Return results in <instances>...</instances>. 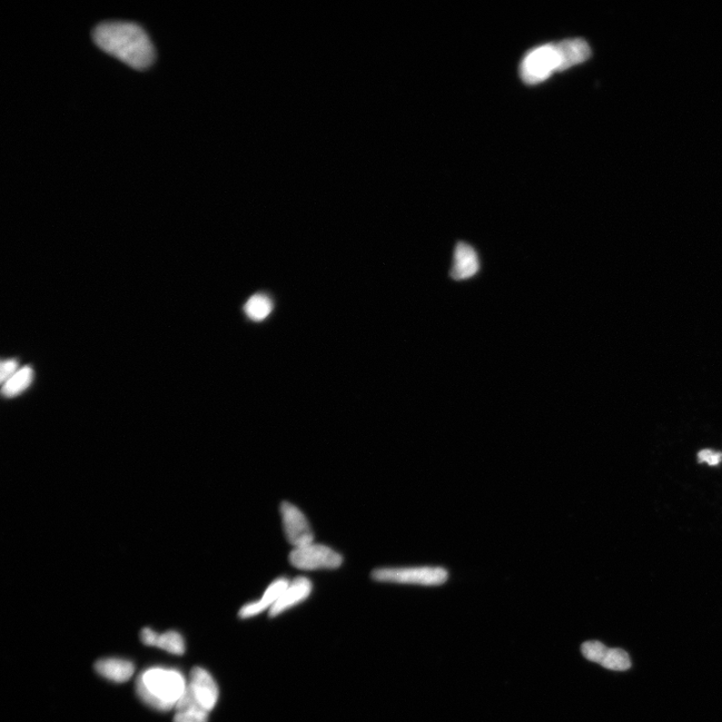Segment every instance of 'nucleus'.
<instances>
[{
    "label": "nucleus",
    "mask_w": 722,
    "mask_h": 722,
    "mask_svg": "<svg viewBox=\"0 0 722 722\" xmlns=\"http://www.w3.org/2000/svg\"><path fill=\"white\" fill-rule=\"evenodd\" d=\"M141 640L145 646L161 648L174 656L185 654V641L176 631H168L159 635L150 628H144L141 631Z\"/></svg>",
    "instance_id": "nucleus-12"
},
{
    "label": "nucleus",
    "mask_w": 722,
    "mask_h": 722,
    "mask_svg": "<svg viewBox=\"0 0 722 722\" xmlns=\"http://www.w3.org/2000/svg\"><path fill=\"white\" fill-rule=\"evenodd\" d=\"M280 512L286 538L294 548L313 543L314 534L309 520L298 507L290 502H283Z\"/></svg>",
    "instance_id": "nucleus-6"
},
{
    "label": "nucleus",
    "mask_w": 722,
    "mask_h": 722,
    "mask_svg": "<svg viewBox=\"0 0 722 722\" xmlns=\"http://www.w3.org/2000/svg\"><path fill=\"white\" fill-rule=\"evenodd\" d=\"M94 41L104 52L136 69H145L154 61V47L144 29L133 23L107 22L93 33Z\"/></svg>",
    "instance_id": "nucleus-1"
},
{
    "label": "nucleus",
    "mask_w": 722,
    "mask_h": 722,
    "mask_svg": "<svg viewBox=\"0 0 722 722\" xmlns=\"http://www.w3.org/2000/svg\"><path fill=\"white\" fill-rule=\"evenodd\" d=\"M561 56L557 44L543 45L533 48L521 64L522 80L528 85H537L555 72H561Z\"/></svg>",
    "instance_id": "nucleus-3"
},
{
    "label": "nucleus",
    "mask_w": 722,
    "mask_h": 722,
    "mask_svg": "<svg viewBox=\"0 0 722 722\" xmlns=\"http://www.w3.org/2000/svg\"><path fill=\"white\" fill-rule=\"evenodd\" d=\"M272 310L271 300L262 294L253 295L244 306L245 313L254 321H262L269 318Z\"/></svg>",
    "instance_id": "nucleus-17"
},
{
    "label": "nucleus",
    "mask_w": 722,
    "mask_h": 722,
    "mask_svg": "<svg viewBox=\"0 0 722 722\" xmlns=\"http://www.w3.org/2000/svg\"><path fill=\"white\" fill-rule=\"evenodd\" d=\"M290 581L286 578L276 579L264 592L263 596L257 601L249 603L239 611V617L242 619L251 618L259 615L267 609H271L275 603L279 601L282 593L290 585Z\"/></svg>",
    "instance_id": "nucleus-11"
},
{
    "label": "nucleus",
    "mask_w": 722,
    "mask_h": 722,
    "mask_svg": "<svg viewBox=\"0 0 722 722\" xmlns=\"http://www.w3.org/2000/svg\"><path fill=\"white\" fill-rule=\"evenodd\" d=\"M291 565L300 570L336 569L341 566L343 558L331 548L315 544L294 548L290 555Z\"/></svg>",
    "instance_id": "nucleus-5"
},
{
    "label": "nucleus",
    "mask_w": 722,
    "mask_h": 722,
    "mask_svg": "<svg viewBox=\"0 0 722 722\" xmlns=\"http://www.w3.org/2000/svg\"><path fill=\"white\" fill-rule=\"evenodd\" d=\"M95 669L101 676L117 682V684L131 679L135 672V666L131 661L117 658L98 660L95 665Z\"/></svg>",
    "instance_id": "nucleus-15"
},
{
    "label": "nucleus",
    "mask_w": 722,
    "mask_h": 722,
    "mask_svg": "<svg viewBox=\"0 0 722 722\" xmlns=\"http://www.w3.org/2000/svg\"><path fill=\"white\" fill-rule=\"evenodd\" d=\"M371 577L379 582L434 586L447 582L449 574L437 567L379 568L372 571Z\"/></svg>",
    "instance_id": "nucleus-4"
},
{
    "label": "nucleus",
    "mask_w": 722,
    "mask_h": 722,
    "mask_svg": "<svg viewBox=\"0 0 722 722\" xmlns=\"http://www.w3.org/2000/svg\"><path fill=\"white\" fill-rule=\"evenodd\" d=\"M175 708L177 714L173 722H208L209 719L210 712L196 700L188 686L185 694L177 702Z\"/></svg>",
    "instance_id": "nucleus-14"
},
{
    "label": "nucleus",
    "mask_w": 722,
    "mask_h": 722,
    "mask_svg": "<svg viewBox=\"0 0 722 722\" xmlns=\"http://www.w3.org/2000/svg\"><path fill=\"white\" fill-rule=\"evenodd\" d=\"M187 686L178 670L151 668L137 677V694L147 706L159 711H169L183 697Z\"/></svg>",
    "instance_id": "nucleus-2"
},
{
    "label": "nucleus",
    "mask_w": 722,
    "mask_h": 722,
    "mask_svg": "<svg viewBox=\"0 0 722 722\" xmlns=\"http://www.w3.org/2000/svg\"><path fill=\"white\" fill-rule=\"evenodd\" d=\"M35 380V371L29 365L19 370L13 378L9 379L3 384V395L7 399H13L17 395L22 394L29 387Z\"/></svg>",
    "instance_id": "nucleus-16"
},
{
    "label": "nucleus",
    "mask_w": 722,
    "mask_h": 722,
    "mask_svg": "<svg viewBox=\"0 0 722 722\" xmlns=\"http://www.w3.org/2000/svg\"><path fill=\"white\" fill-rule=\"evenodd\" d=\"M561 56V72L587 61L591 56L589 45L581 38L565 39L557 44Z\"/></svg>",
    "instance_id": "nucleus-13"
},
{
    "label": "nucleus",
    "mask_w": 722,
    "mask_h": 722,
    "mask_svg": "<svg viewBox=\"0 0 722 722\" xmlns=\"http://www.w3.org/2000/svg\"><path fill=\"white\" fill-rule=\"evenodd\" d=\"M312 592V583L305 577H298L290 583L282 595L269 610V615L276 617L308 599Z\"/></svg>",
    "instance_id": "nucleus-10"
},
{
    "label": "nucleus",
    "mask_w": 722,
    "mask_h": 722,
    "mask_svg": "<svg viewBox=\"0 0 722 722\" xmlns=\"http://www.w3.org/2000/svg\"><path fill=\"white\" fill-rule=\"evenodd\" d=\"M21 369V365H19V362L15 359L3 361L2 367H0V381H2L4 384L9 379L13 378Z\"/></svg>",
    "instance_id": "nucleus-18"
},
{
    "label": "nucleus",
    "mask_w": 722,
    "mask_h": 722,
    "mask_svg": "<svg viewBox=\"0 0 722 722\" xmlns=\"http://www.w3.org/2000/svg\"><path fill=\"white\" fill-rule=\"evenodd\" d=\"M188 687L205 709L209 712L214 709L219 702V688L209 672L201 667L193 668Z\"/></svg>",
    "instance_id": "nucleus-9"
},
{
    "label": "nucleus",
    "mask_w": 722,
    "mask_h": 722,
    "mask_svg": "<svg viewBox=\"0 0 722 722\" xmlns=\"http://www.w3.org/2000/svg\"><path fill=\"white\" fill-rule=\"evenodd\" d=\"M587 660L613 671H626L631 667V659L626 651L608 648L599 641H587L581 647Z\"/></svg>",
    "instance_id": "nucleus-7"
},
{
    "label": "nucleus",
    "mask_w": 722,
    "mask_h": 722,
    "mask_svg": "<svg viewBox=\"0 0 722 722\" xmlns=\"http://www.w3.org/2000/svg\"><path fill=\"white\" fill-rule=\"evenodd\" d=\"M482 269L479 252L471 244L459 241L454 246L450 277L453 281H467L476 277Z\"/></svg>",
    "instance_id": "nucleus-8"
}]
</instances>
